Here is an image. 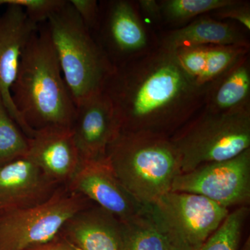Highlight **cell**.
Here are the masks:
<instances>
[{"label": "cell", "mask_w": 250, "mask_h": 250, "mask_svg": "<svg viewBox=\"0 0 250 250\" xmlns=\"http://www.w3.org/2000/svg\"><path fill=\"white\" fill-rule=\"evenodd\" d=\"M85 27L93 34L100 18V3L96 0H69Z\"/></svg>", "instance_id": "26"}, {"label": "cell", "mask_w": 250, "mask_h": 250, "mask_svg": "<svg viewBox=\"0 0 250 250\" xmlns=\"http://www.w3.org/2000/svg\"><path fill=\"white\" fill-rule=\"evenodd\" d=\"M203 107L213 112L250 108L249 54L209 85Z\"/></svg>", "instance_id": "17"}, {"label": "cell", "mask_w": 250, "mask_h": 250, "mask_svg": "<svg viewBox=\"0 0 250 250\" xmlns=\"http://www.w3.org/2000/svg\"><path fill=\"white\" fill-rule=\"evenodd\" d=\"M87 200L58 188L48 200L25 208L0 213V250H31L54 241L65 224L87 208Z\"/></svg>", "instance_id": "6"}, {"label": "cell", "mask_w": 250, "mask_h": 250, "mask_svg": "<svg viewBox=\"0 0 250 250\" xmlns=\"http://www.w3.org/2000/svg\"><path fill=\"white\" fill-rule=\"evenodd\" d=\"M159 46L170 51L188 46L238 45L250 47L239 28L231 23L202 16L163 36Z\"/></svg>", "instance_id": "16"}, {"label": "cell", "mask_w": 250, "mask_h": 250, "mask_svg": "<svg viewBox=\"0 0 250 250\" xmlns=\"http://www.w3.org/2000/svg\"><path fill=\"white\" fill-rule=\"evenodd\" d=\"M67 187L70 192L95 202L121 222L126 221L146 208L125 188L106 157L81 160Z\"/></svg>", "instance_id": "10"}, {"label": "cell", "mask_w": 250, "mask_h": 250, "mask_svg": "<svg viewBox=\"0 0 250 250\" xmlns=\"http://www.w3.org/2000/svg\"><path fill=\"white\" fill-rule=\"evenodd\" d=\"M234 1L235 0H162L159 2L162 21L182 27L194 18L213 12Z\"/></svg>", "instance_id": "19"}, {"label": "cell", "mask_w": 250, "mask_h": 250, "mask_svg": "<svg viewBox=\"0 0 250 250\" xmlns=\"http://www.w3.org/2000/svg\"><path fill=\"white\" fill-rule=\"evenodd\" d=\"M11 93L16 109L31 131L72 128L77 106L46 24L39 26L26 46Z\"/></svg>", "instance_id": "2"}, {"label": "cell", "mask_w": 250, "mask_h": 250, "mask_svg": "<svg viewBox=\"0 0 250 250\" xmlns=\"http://www.w3.org/2000/svg\"><path fill=\"white\" fill-rule=\"evenodd\" d=\"M208 88L184 71L172 51L158 46L115 67L103 92L121 132L170 139L203 108Z\"/></svg>", "instance_id": "1"}, {"label": "cell", "mask_w": 250, "mask_h": 250, "mask_svg": "<svg viewBox=\"0 0 250 250\" xmlns=\"http://www.w3.org/2000/svg\"><path fill=\"white\" fill-rule=\"evenodd\" d=\"M28 146V156L56 184H68L76 173L81 159L72 128L35 130Z\"/></svg>", "instance_id": "14"}, {"label": "cell", "mask_w": 250, "mask_h": 250, "mask_svg": "<svg viewBox=\"0 0 250 250\" xmlns=\"http://www.w3.org/2000/svg\"><path fill=\"white\" fill-rule=\"evenodd\" d=\"M28 138L10 116L0 97V166L27 155Z\"/></svg>", "instance_id": "22"}, {"label": "cell", "mask_w": 250, "mask_h": 250, "mask_svg": "<svg viewBox=\"0 0 250 250\" xmlns=\"http://www.w3.org/2000/svg\"><path fill=\"white\" fill-rule=\"evenodd\" d=\"M170 139L180 158L181 174L231 159L250 148V108L213 112L203 107Z\"/></svg>", "instance_id": "5"}, {"label": "cell", "mask_w": 250, "mask_h": 250, "mask_svg": "<svg viewBox=\"0 0 250 250\" xmlns=\"http://www.w3.org/2000/svg\"><path fill=\"white\" fill-rule=\"evenodd\" d=\"M0 14V97L13 120L27 138L34 131L27 127L16 109L11 88L14 85L22 54L39 24L28 17L24 10L7 5Z\"/></svg>", "instance_id": "11"}, {"label": "cell", "mask_w": 250, "mask_h": 250, "mask_svg": "<svg viewBox=\"0 0 250 250\" xmlns=\"http://www.w3.org/2000/svg\"><path fill=\"white\" fill-rule=\"evenodd\" d=\"M46 25L76 106L101 93L115 67L70 1L65 0Z\"/></svg>", "instance_id": "4"}, {"label": "cell", "mask_w": 250, "mask_h": 250, "mask_svg": "<svg viewBox=\"0 0 250 250\" xmlns=\"http://www.w3.org/2000/svg\"><path fill=\"white\" fill-rule=\"evenodd\" d=\"M31 250H77L73 246L65 239L57 240L49 242L47 244L38 247Z\"/></svg>", "instance_id": "28"}, {"label": "cell", "mask_w": 250, "mask_h": 250, "mask_svg": "<svg viewBox=\"0 0 250 250\" xmlns=\"http://www.w3.org/2000/svg\"><path fill=\"white\" fill-rule=\"evenodd\" d=\"M72 130L81 160L106 157L108 146L121 132L106 94L102 91L77 106Z\"/></svg>", "instance_id": "12"}, {"label": "cell", "mask_w": 250, "mask_h": 250, "mask_svg": "<svg viewBox=\"0 0 250 250\" xmlns=\"http://www.w3.org/2000/svg\"><path fill=\"white\" fill-rule=\"evenodd\" d=\"M61 233L77 250H125L123 223L98 206L77 213Z\"/></svg>", "instance_id": "15"}, {"label": "cell", "mask_w": 250, "mask_h": 250, "mask_svg": "<svg viewBox=\"0 0 250 250\" xmlns=\"http://www.w3.org/2000/svg\"><path fill=\"white\" fill-rule=\"evenodd\" d=\"M213 17L218 19L232 20L246 31L250 30V6L247 1L235 0L233 4L212 12Z\"/></svg>", "instance_id": "25"}, {"label": "cell", "mask_w": 250, "mask_h": 250, "mask_svg": "<svg viewBox=\"0 0 250 250\" xmlns=\"http://www.w3.org/2000/svg\"><path fill=\"white\" fill-rule=\"evenodd\" d=\"M140 13H142L147 19L152 22L162 21L159 1L156 0H140L136 1Z\"/></svg>", "instance_id": "27"}, {"label": "cell", "mask_w": 250, "mask_h": 250, "mask_svg": "<svg viewBox=\"0 0 250 250\" xmlns=\"http://www.w3.org/2000/svg\"><path fill=\"white\" fill-rule=\"evenodd\" d=\"M171 191L200 195L228 209L248 207L250 202V148L228 160L208 163L179 174Z\"/></svg>", "instance_id": "8"}, {"label": "cell", "mask_w": 250, "mask_h": 250, "mask_svg": "<svg viewBox=\"0 0 250 250\" xmlns=\"http://www.w3.org/2000/svg\"><path fill=\"white\" fill-rule=\"evenodd\" d=\"M249 211L248 207H241L229 212L220 228L201 246L193 250H240Z\"/></svg>", "instance_id": "21"}, {"label": "cell", "mask_w": 250, "mask_h": 250, "mask_svg": "<svg viewBox=\"0 0 250 250\" xmlns=\"http://www.w3.org/2000/svg\"><path fill=\"white\" fill-rule=\"evenodd\" d=\"M106 157L125 188L145 207L171 191L181 174L178 152L163 136L120 132Z\"/></svg>", "instance_id": "3"}, {"label": "cell", "mask_w": 250, "mask_h": 250, "mask_svg": "<svg viewBox=\"0 0 250 250\" xmlns=\"http://www.w3.org/2000/svg\"><path fill=\"white\" fill-rule=\"evenodd\" d=\"M147 208L172 250L197 249L220 228L230 212L205 197L174 191L167 192Z\"/></svg>", "instance_id": "7"}, {"label": "cell", "mask_w": 250, "mask_h": 250, "mask_svg": "<svg viewBox=\"0 0 250 250\" xmlns=\"http://www.w3.org/2000/svg\"><path fill=\"white\" fill-rule=\"evenodd\" d=\"M65 2V0H0V6L14 5L24 10L28 17L40 24Z\"/></svg>", "instance_id": "23"}, {"label": "cell", "mask_w": 250, "mask_h": 250, "mask_svg": "<svg viewBox=\"0 0 250 250\" xmlns=\"http://www.w3.org/2000/svg\"><path fill=\"white\" fill-rule=\"evenodd\" d=\"M93 34L114 67L158 47L152 45L137 4L129 0L100 1L98 25Z\"/></svg>", "instance_id": "9"}, {"label": "cell", "mask_w": 250, "mask_h": 250, "mask_svg": "<svg viewBox=\"0 0 250 250\" xmlns=\"http://www.w3.org/2000/svg\"><path fill=\"white\" fill-rule=\"evenodd\" d=\"M57 185L28 155L9 161L0 166V213L42 203Z\"/></svg>", "instance_id": "13"}, {"label": "cell", "mask_w": 250, "mask_h": 250, "mask_svg": "<svg viewBox=\"0 0 250 250\" xmlns=\"http://www.w3.org/2000/svg\"><path fill=\"white\" fill-rule=\"evenodd\" d=\"M125 250H172L167 237L148 211L147 207L125 222Z\"/></svg>", "instance_id": "18"}, {"label": "cell", "mask_w": 250, "mask_h": 250, "mask_svg": "<svg viewBox=\"0 0 250 250\" xmlns=\"http://www.w3.org/2000/svg\"><path fill=\"white\" fill-rule=\"evenodd\" d=\"M249 52L250 47L245 46H208L205 68L197 79V84L209 87Z\"/></svg>", "instance_id": "20"}, {"label": "cell", "mask_w": 250, "mask_h": 250, "mask_svg": "<svg viewBox=\"0 0 250 250\" xmlns=\"http://www.w3.org/2000/svg\"><path fill=\"white\" fill-rule=\"evenodd\" d=\"M208 46H188L172 51L184 71L196 81L205 70Z\"/></svg>", "instance_id": "24"}]
</instances>
